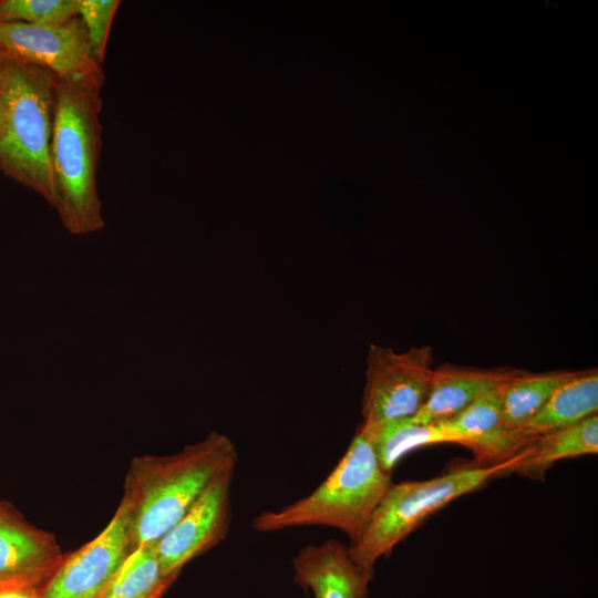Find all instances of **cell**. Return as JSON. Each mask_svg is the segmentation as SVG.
<instances>
[{"instance_id":"obj_10","label":"cell","mask_w":598,"mask_h":598,"mask_svg":"<svg viewBox=\"0 0 598 598\" xmlns=\"http://www.w3.org/2000/svg\"><path fill=\"white\" fill-rule=\"evenodd\" d=\"M63 558L52 534L0 501V584H44Z\"/></svg>"},{"instance_id":"obj_9","label":"cell","mask_w":598,"mask_h":598,"mask_svg":"<svg viewBox=\"0 0 598 598\" xmlns=\"http://www.w3.org/2000/svg\"><path fill=\"white\" fill-rule=\"evenodd\" d=\"M235 468L220 473L153 545L166 577L177 578L187 563L225 539L230 525V491Z\"/></svg>"},{"instance_id":"obj_4","label":"cell","mask_w":598,"mask_h":598,"mask_svg":"<svg viewBox=\"0 0 598 598\" xmlns=\"http://www.w3.org/2000/svg\"><path fill=\"white\" fill-rule=\"evenodd\" d=\"M0 85L9 100L0 140V171L53 206L50 151L56 76L42 68L0 56Z\"/></svg>"},{"instance_id":"obj_13","label":"cell","mask_w":598,"mask_h":598,"mask_svg":"<svg viewBox=\"0 0 598 598\" xmlns=\"http://www.w3.org/2000/svg\"><path fill=\"white\" fill-rule=\"evenodd\" d=\"M598 411V370H578L525 424L513 430L517 437L529 440L575 424Z\"/></svg>"},{"instance_id":"obj_3","label":"cell","mask_w":598,"mask_h":598,"mask_svg":"<svg viewBox=\"0 0 598 598\" xmlns=\"http://www.w3.org/2000/svg\"><path fill=\"white\" fill-rule=\"evenodd\" d=\"M391 485V472L381 466L359 427L342 458L313 492L278 511L260 513L252 526L260 533L327 526L344 533L352 544Z\"/></svg>"},{"instance_id":"obj_7","label":"cell","mask_w":598,"mask_h":598,"mask_svg":"<svg viewBox=\"0 0 598 598\" xmlns=\"http://www.w3.org/2000/svg\"><path fill=\"white\" fill-rule=\"evenodd\" d=\"M0 56L48 70L71 81H104L79 17L59 25L0 20Z\"/></svg>"},{"instance_id":"obj_17","label":"cell","mask_w":598,"mask_h":598,"mask_svg":"<svg viewBox=\"0 0 598 598\" xmlns=\"http://www.w3.org/2000/svg\"><path fill=\"white\" fill-rule=\"evenodd\" d=\"M161 568L153 545L135 547L99 598H162L175 581Z\"/></svg>"},{"instance_id":"obj_5","label":"cell","mask_w":598,"mask_h":598,"mask_svg":"<svg viewBox=\"0 0 598 598\" xmlns=\"http://www.w3.org/2000/svg\"><path fill=\"white\" fill-rule=\"evenodd\" d=\"M515 461L516 455L495 465L461 468L423 481L392 483L359 538L348 547L351 558L363 571L373 575L378 559L389 554L423 519L491 478L508 473Z\"/></svg>"},{"instance_id":"obj_8","label":"cell","mask_w":598,"mask_h":598,"mask_svg":"<svg viewBox=\"0 0 598 598\" xmlns=\"http://www.w3.org/2000/svg\"><path fill=\"white\" fill-rule=\"evenodd\" d=\"M132 549L130 509L121 501L106 527L44 581L43 598H99Z\"/></svg>"},{"instance_id":"obj_19","label":"cell","mask_w":598,"mask_h":598,"mask_svg":"<svg viewBox=\"0 0 598 598\" xmlns=\"http://www.w3.org/2000/svg\"><path fill=\"white\" fill-rule=\"evenodd\" d=\"M118 0H79L78 17L82 21L93 59L101 66L105 60L109 34Z\"/></svg>"},{"instance_id":"obj_20","label":"cell","mask_w":598,"mask_h":598,"mask_svg":"<svg viewBox=\"0 0 598 598\" xmlns=\"http://www.w3.org/2000/svg\"><path fill=\"white\" fill-rule=\"evenodd\" d=\"M42 585L33 582L0 584V598H43Z\"/></svg>"},{"instance_id":"obj_2","label":"cell","mask_w":598,"mask_h":598,"mask_svg":"<svg viewBox=\"0 0 598 598\" xmlns=\"http://www.w3.org/2000/svg\"><path fill=\"white\" fill-rule=\"evenodd\" d=\"M104 81L56 78L51 140L53 206L64 228L75 236L104 227L96 175L102 148L101 91Z\"/></svg>"},{"instance_id":"obj_12","label":"cell","mask_w":598,"mask_h":598,"mask_svg":"<svg viewBox=\"0 0 598 598\" xmlns=\"http://www.w3.org/2000/svg\"><path fill=\"white\" fill-rule=\"evenodd\" d=\"M522 370L441 364L433 371L424 404L411 419L423 424L451 419L487 392L511 381Z\"/></svg>"},{"instance_id":"obj_6","label":"cell","mask_w":598,"mask_h":598,"mask_svg":"<svg viewBox=\"0 0 598 598\" xmlns=\"http://www.w3.org/2000/svg\"><path fill=\"white\" fill-rule=\"evenodd\" d=\"M431 347L392 348L370 344L361 413L364 425L414 416L430 392L434 368Z\"/></svg>"},{"instance_id":"obj_16","label":"cell","mask_w":598,"mask_h":598,"mask_svg":"<svg viewBox=\"0 0 598 598\" xmlns=\"http://www.w3.org/2000/svg\"><path fill=\"white\" fill-rule=\"evenodd\" d=\"M381 466L392 472L395 464L411 451L439 443H454L452 435L440 423H417L411 417L379 425L361 424Z\"/></svg>"},{"instance_id":"obj_1","label":"cell","mask_w":598,"mask_h":598,"mask_svg":"<svg viewBox=\"0 0 598 598\" xmlns=\"http://www.w3.org/2000/svg\"><path fill=\"white\" fill-rule=\"evenodd\" d=\"M237 461L234 442L215 431L177 453L133 458L122 498L130 509L133 548L154 545Z\"/></svg>"},{"instance_id":"obj_15","label":"cell","mask_w":598,"mask_h":598,"mask_svg":"<svg viewBox=\"0 0 598 598\" xmlns=\"http://www.w3.org/2000/svg\"><path fill=\"white\" fill-rule=\"evenodd\" d=\"M578 370H554L519 374L505 384L502 400V422L515 430L530 420L557 389L577 374Z\"/></svg>"},{"instance_id":"obj_18","label":"cell","mask_w":598,"mask_h":598,"mask_svg":"<svg viewBox=\"0 0 598 598\" xmlns=\"http://www.w3.org/2000/svg\"><path fill=\"white\" fill-rule=\"evenodd\" d=\"M79 0H0V20L59 25L78 17Z\"/></svg>"},{"instance_id":"obj_21","label":"cell","mask_w":598,"mask_h":598,"mask_svg":"<svg viewBox=\"0 0 598 598\" xmlns=\"http://www.w3.org/2000/svg\"><path fill=\"white\" fill-rule=\"evenodd\" d=\"M9 100L6 90L0 85V140L4 134L8 118Z\"/></svg>"},{"instance_id":"obj_14","label":"cell","mask_w":598,"mask_h":598,"mask_svg":"<svg viewBox=\"0 0 598 598\" xmlns=\"http://www.w3.org/2000/svg\"><path fill=\"white\" fill-rule=\"evenodd\" d=\"M598 452V415H590L575 424L534 437L516 454L508 473L542 476L559 460L596 454Z\"/></svg>"},{"instance_id":"obj_11","label":"cell","mask_w":598,"mask_h":598,"mask_svg":"<svg viewBox=\"0 0 598 598\" xmlns=\"http://www.w3.org/2000/svg\"><path fill=\"white\" fill-rule=\"evenodd\" d=\"M292 565L295 581L313 598H367L373 577L353 561L348 547L333 539L301 548Z\"/></svg>"}]
</instances>
